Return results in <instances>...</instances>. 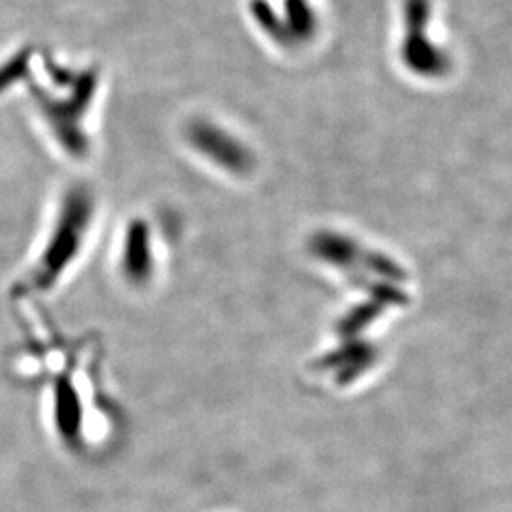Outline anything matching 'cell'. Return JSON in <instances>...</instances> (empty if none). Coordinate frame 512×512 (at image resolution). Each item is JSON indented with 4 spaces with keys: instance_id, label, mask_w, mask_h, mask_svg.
I'll use <instances>...</instances> for the list:
<instances>
[{
    "instance_id": "6da1fadb",
    "label": "cell",
    "mask_w": 512,
    "mask_h": 512,
    "mask_svg": "<svg viewBox=\"0 0 512 512\" xmlns=\"http://www.w3.org/2000/svg\"><path fill=\"white\" fill-rule=\"evenodd\" d=\"M429 18H431L429 0H406L408 33L404 40L403 55L404 61L412 71L437 76V74L446 73L450 61H448V55L425 37V27Z\"/></svg>"
},
{
    "instance_id": "7a4b0ae2",
    "label": "cell",
    "mask_w": 512,
    "mask_h": 512,
    "mask_svg": "<svg viewBox=\"0 0 512 512\" xmlns=\"http://www.w3.org/2000/svg\"><path fill=\"white\" fill-rule=\"evenodd\" d=\"M29 67V52L23 50L14 55L6 65L0 67V93L8 90L16 80L23 78L27 74Z\"/></svg>"
}]
</instances>
